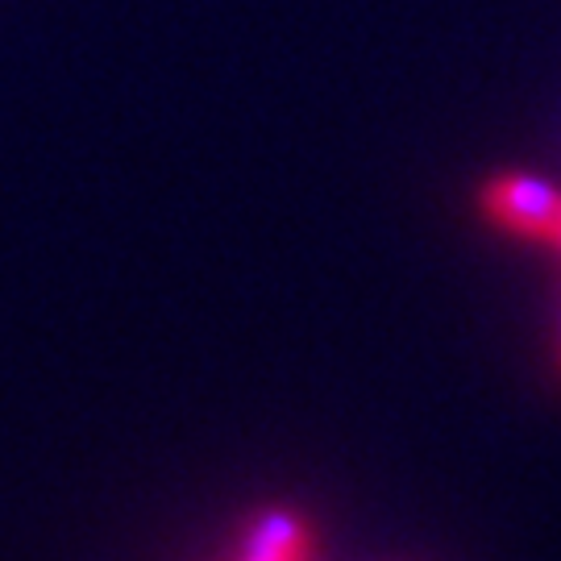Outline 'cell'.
<instances>
[{
    "instance_id": "4",
    "label": "cell",
    "mask_w": 561,
    "mask_h": 561,
    "mask_svg": "<svg viewBox=\"0 0 561 561\" xmlns=\"http://www.w3.org/2000/svg\"><path fill=\"white\" fill-rule=\"evenodd\" d=\"M250 561H254V558H250Z\"/></svg>"
},
{
    "instance_id": "2",
    "label": "cell",
    "mask_w": 561,
    "mask_h": 561,
    "mask_svg": "<svg viewBox=\"0 0 561 561\" xmlns=\"http://www.w3.org/2000/svg\"><path fill=\"white\" fill-rule=\"evenodd\" d=\"M245 553L254 561H304L308 553V533L296 516H283V512H266L250 537H245Z\"/></svg>"
},
{
    "instance_id": "3",
    "label": "cell",
    "mask_w": 561,
    "mask_h": 561,
    "mask_svg": "<svg viewBox=\"0 0 561 561\" xmlns=\"http://www.w3.org/2000/svg\"><path fill=\"white\" fill-rule=\"evenodd\" d=\"M553 241H558V245H561V229H558V238H553Z\"/></svg>"
},
{
    "instance_id": "1",
    "label": "cell",
    "mask_w": 561,
    "mask_h": 561,
    "mask_svg": "<svg viewBox=\"0 0 561 561\" xmlns=\"http://www.w3.org/2000/svg\"><path fill=\"white\" fill-rule=\"evenodd\" d=\"M482 213L507 233L553 241L561 229V192L553 183L512 171V175H495L482 187Z\"/></svg>"
}]
</instances>
